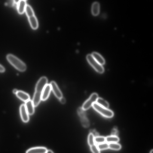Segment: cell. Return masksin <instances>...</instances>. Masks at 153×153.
<instances>
[{
	"mask_svg": "<svg viewBox=\"0 0 153 153\" xmlns=\"http://www.w3.org/2000/svg\"><path fill=\"white\" fill-rule=\"evenodd\" d=\"M6 58L9 62L18 71L23 72L26 70V65L16 56L9 54L7 55Z\"/></svg>",
	"mask_w": 153,
	"mask_h": 153,
	"instance_id": "1",
	"label": "cell"
},
{
	"mask_svg": "<svg viewBox=\"0 0 153 153\" xmlns=\"http://www.w3.org/2000/svg\"><path fill=\"white\" fill-rule=\"evenodd\" d=\"M92 106L95 110L105 117L110 118L114 116V113L112 111L102 107L96 103L93 104Z\"/></svg>",
	"mask_w": 153,
	"mask_h": 153,
	"instance_id": "2",
	"label": "cell"
},
{
	"mask_svg": "<svg viewBox=\"0 0 153 153\" xmlns=\"http://www.w3.org/2000/svg\"><path fill=\"white\" fill-rule=\"evenodd\" d=\"M86 59L90 64L97 72L101 74L104 73V69L102 65L98 63L91 55H88Z\"/></svg>",
	"mask_w": 153,
	"mask_h": 153,
	"instance_id": "3",
	"label": "cell"
},
{
	"mask_svg": "<svg viewBox=\"0 0 153 153\" xmlns=\"http://www.w3.org/2000/svg\"><path fill=\"white\" fill-rule=\"evenodd\" d=\"M98 98V96L97 94L94 93L92 94L88 100L84 102L82 108L85 111L88 110L96 102Z\"/></svg>",
	"mask_w": 153,
	"mask_h": 153,
	"instance_id": "4",
	"label": "cell"
},
{
	"mask_svg": "<svg viewBox=\"0 0 153 153\" xmlns=\"http://www.w3.org/2000/svg\"><path fill=\"white\" fill-rule=\"evenodd\" d=\"M78 115L80 118L81 121L82 126L84 128H88L90 125V122L86 117L85 111L82 108H80L78 109Z\"/></svg>",
	"mask_w": 153,
	"mask_h": 153,
	"instance_id": "5",
	"label": "cell"
},
{
	"mask_svg": "<svg viewBox=\"0 0 153 153\" xmlns=\"http://www.w3.org/2000/svg\"><path fill=\"white\" fill-rule=\"evenodd\" d=\"M48 82V79L45 77H43L40 79L36 85L35 92L42 94L45 86L47 84Z\"/></svg>",
	"mask_w": 153,
	"mask_h": 153,
	"instance_id": "6",
	"label": "cell"
},
{
	"mask_svg": "<svg viewBox=\"0 0 153 153\" xmlns=\"http://www.w3.org/2000/svg\"><path fill=\"white\" fill-rule=\"evenodd\" d=\"M20 112L23 121L27 123L29 121V116L28 113L26 109L25 104L21 105L20 108Z\"/></svg>",
	"mask_w": 153,
	"mask_h": 153,
	"instance_id": "7",
	"label": "cell"
},
{
	"mask_svg": "<svg viewBox=\"0 0 153 153\" xmlns=\"http://www.w3.org/2000/svg\"><path fill=\"white\" fill-rule=\"evenodd\" d=\"M51 90L56 97L59 99L63 97V94L56 83L54 81L51 82L50 84Z\"/></svg>",
	"mask_w": 153,
	"mask_h": 153,
	"instance_id": "8",
	"label": "cell"
},
{
	"mask_svg": "<svg viewBox=\"0 0 153 153\" xmlns=\"http://www.w3.org/2000/svg\"><path fill=\"white\" fill-rule=\"evenodd\" d=\"M27 5L26 1L21 0L17 3L16 7L18 13L20 14H22L25 12Z\"/></svg>",
	"mask_w": 153,
	"mask_h": 153,
	"instance_id": "9",
	"label": "cell"
},
{
	"mask_svg": "<svg viewBox=\"0 0 153 153\" xmlns=\"http://www.w3.org/2000/svg\"><path fill=\"white\" fill-rule=\"evenodd\" d=\"M51 90V87L50 84H47L45 86L42 92V100L45 101L48 98Z\"/></svg>",
	"mask_w": 153,
	"mask_h": 153,
	"instance_id": "10",
	"label": "cell"
},
{
	"mask_svg": "<svg viewBox=\"0 0 153 153\" xmlns=\"http://www.w3.org/2000/svg\"><path fill=\"white\" fill-rule=\"evenodd\" d=\"M25 108L28 114L29 115H32L35 112V106L33 102L30 100L25 102Z\"/></svg>",
	"mask_w": 153,
	"mask_h": 153,
	"instance_id": "11",
	"label": "cell"
},
{
	"mask_svg": "<svg viewBox=\"0 0 153 153\" xmlns=\"http://www.w3.org/2000/svg\"><path fill=\"white\" fill-rule=\"evenodd\" d=\"M16 95L18 98L25 102L30 100V97L29 95L21 91H18Z\"/></svg>",
	"mask_w": 153,
	"mask_h": 153,
	"instance_id": "12",
	"label": "cell"
},
{
	"mask_svg": "<svg viewBox=\"0 0 153 153\" xmlns=\"http://www.w3.org/2000/svg\"><path fill=\"white\" fill-rule=\"evenodd\" d=\"M47 151L45 148L39 147L31 148L27 151L26 153H46Z\"/></svg>",
	"mask_w": 153,
	"mask_h": 153,
	"instance_id": "13",
	"label": "cell"
},
{
	"mask_svg": "<svg viewBox=\"0 0 153 153\" xmlns=\"http://www.w3.org/2000/svg\"><path fill=\"white\" fill-rule=\"evenodd\" d=\"M30 25L32 29H37L38 26V23L37 19L34 15L28 17Z\"/></svg>",
	"mask_w": 153,
	"mask_h": 153,
	"instance_id": "14",
	"label": "cell"
},
{
	"mask_svg": "<svg viewBox=\"0 0 153 153\" xmlns=\"http://www.w3.org/2000/svg\"><path fill=\"white\" fill-rule=\"evenodd\" d=\"M42 94L35 92L32 101L35 107H37L41 100Z\"/></svg>",
	"mask_w": 153,
	"mask_h": 153,
	"instance_id": "15",
	"label": "cell"
},
{
	"mask_svg": "<svg viewBox=\"0 0 153 153\" xmlns=\"http://www.w3.org/2000/svg\"><path fill=\"white\" fill-rule=\"evenodd\" d=\"M100 64L102 65L104 64L105 61L103 57L98 53L94 52H93L91 55Z\"/></svg>",
	"mask_w": 153,
	"mask_h": 153,
	"instance_id": "16",
	"label": "cell"
},
{
	"mask_svg": "<svg viewBox=\"0 0 153 153\" xmlns=\"http://www.w3.org/2000/svg\"><path fill=\"white\" fill-rule=\"evenodd\" d=\"M100 5L97 2L93 4L92 6V11L93 15L96 16L98 15L99 13Z\"/></svg>",
	"mask_w": 153,
	"mask_h": 153,
	"instance_id": "17",
	"label": "cell"
},
{
	"mask_svg": "<svg viewBox=\"0 0 153 153\" xmlns=\"http://www.w3.org/2000/svg\"><path fill=\"white\" fill-rule=\"evenodd\" d=\"M106 138V142L108 144L112 143H117L119 141V138L118 137L111 136H108Z\"/></svg>",
	"mask_w": 153,
	"mask_h": 153,
	"instance_id": "18",
	"label": "cell"
},
{
	"mask_svg": "<svg viewBox=\"0 0 153 153\" xmlns=\"http://www.w3.org/2000/svg\"><path fill=\"white\" fill-rule=\"evenodd\" d=\"M96 103L108 109L109 107V104L108 103L102 98H98Z\"/></svg>",
	"mask_w": 153,
	"mask_h": 153,
	"instance_id": "19",
	"label": "cell"
},
{
	"mask_svg": "<svg viewBox=\"0 0 153 153\" xmlns=\"http://www.w3.org/2000/svg\"><path fill=\"white\" fill-rule=\"evenodd\" d=\"M28 17L34 15V13L31 7L29 5H26L25 11Z\"/></svg>",
	"mask_w": 153,
	"mask_h": 153,
	"instance_id": "20",
	"label": "cell"
},
{
	"mask_svg": "<svg viewBox=\"0 0 153 153\" xmlns=\"http://www.w3.org/2000/svg\"><path fill=\"white\" fill-rule=\"evenodd\" d=\"M121 146L120 144L117 143L109 144V148L115 150H118L121 148Z\"/></svg>",
	"mask_w": 153,
	"mask_h": 153,
	"instance_id": "21",
	"label": "cell"
},
{
	"mask_svg": "<svg viewBox=\"0 0 153 153\" xmlns=\"http://www.w3.org/2000/svg\"><path fill=\"white\" fill-rule=\"evenodd\" d=\"M95 143L98 144L103 143L106 142V138L102 136H97L95 137Z\"/></svg>",
	"mask_w": 153,
	"mask_h": 153,
	"instance_id": "22",
	"label": "cell"
},
{
	"mask_svg": "<svg viewBox=\"0 0 153 153\" xmlns=\"http://www.w3.org/2000/svg\"><path fill=\"white\" fill-rule=\"evenodd\" d=\"M98 147L100 150H106L109 148V144L105 142L98 145Z\"/></svg>",
	"mask_w": 153,
	"mask_h": 153,
	"instance_id": "23",
	"label": "cell"
},
{
	"mask_svg": "<svg viewBox=\"0 0 153 153\" xmlns=\"http://www.w3.org/2000/svg\"><path fill=\"white\" fill-rule=\"evenodd\" d=\"M95 137L91 133H90L88 137V143L91 146L95 144Z\"/></svg>",
	"mask_w": 153,
	"mask_h": 153,
	"instance_id": "24",
	"label": "cell"
},
{
	"mask_svg": "<svg viewBox=\"0 0 153 153\" xmlns=\"http://www.w3.org/2000/svg\"><path fill=\"white\" fill-rule=\"evenodd\" d=\"M90 149L93 153H100V150L98 148V146L95 144L91 146Z\"/></svg>",
	"mask_w": 153,
	"mask_h": 153,
	"instance_id": "25",
	"label": "cell"
},
{
	"mask_svg": "<svg viewBox=\"0 0 153 153\" xmlns=\"http://www.w3.org/2000/svg\"><path fill=\"white\" fill-rule=\"evenodd\" d=\"M17 3L15 1H8L5 2V5L6 6L12 7L17 5Z\"/></svg>",
	"mask_w": 153,
	"mask_h": 153,
	"instance_id": "26",
	"label": "cell"
},
{
	"mask_svg": "<svg viewBox=\"0 0 153 153\" xmlns=\"http://www.w3.org/2000/svg\"><path fill=\"white\" fill-rule=\"evenodd\" d=\"M111 136H117L118 134V132L117 129L114 128L112 130L111 132Z\"/></svg>",
	"mask_w": 153,
	"mask_h": 153,
	"instance_id": "27",
	"label": "cell"
},
{
	"mask_svg": "<svg viewBox=\"0 0 153 153\" xmlns=\"http://www.w3.org/2000/svg\"><path fill=\"white\" fill-rule=\"evenodd\" d=\"M90 133H91V134L94 135L95 137L98 136V133L95 130H91L90 131Z\"/></svg>",
	"mask_w": 153,
	"mask_h": 153,
	"instance_id": "28",
	"label": "cell"
},
{
	"mask_svg": "<svg viewBox=\"0 0 153 153\" xmlns=\"http://www.w3.org/2000/svg\"><path fill=\"white\" fill-rule=\"evenodd\" d=\"M59 100L60 102L63 104H65L66 102L65 99L63 97Z\"/></svg>",
	"mask_w": 153,
	"mask_h": 153,
	"instance_id": "29",
	"label": "cell"
},
{
	"mask_svg": "<svg viewBox=\"0 0 153 153\" xmlns=\"http://www.w3.org/2000/svg\"><path fill=\"white\" fill-rule=\"evenodd\" d=\"M5 68L1 64H0V72L3 73L5 71Z\"/></svg>",
	"mask_w": 153,
	"mask_h": 153,
	"instance_id": "30",
	"label": "cell"
},
{
	"mask_svg": "<svg viewBox=\"0 0 153 153\" xmlns=\"http://www.w3.org/2000/svg\"><path fill=\"white\" fill-rule=\"evenodd\" d=\"M18 91L17 90L15 89L13 90V94L16 95Z\"/></svg>",
	"mask_w": 153,
	"mask_h": 153,
	"instance_id": "31",
	"label": "cell"
},
{
	"mask_svg": "<svg viewBox=\"0 0 153 153\" xmlns=\"http://www.w3.org/2000/svg\"><path fill=\"white\" fill-rule=\"evenodd\" d=\"M46 153H54L51 150H47Z\"/></svg>",
	"mask_w": 153,
	"mask_h": 153,
	"instance_id": "32",
	"label": "cell"
},
{
	"mask_svg": "<svg viewBox=\"0 0 153 153\" xmlns=\"http://www.w3.org/2000/svg\"><path fill=\"white\" fill-rule=\"evenodd\" d=\"M153 150H152L150 151V153H153Z\"/></svg>",
	"mask_w": 153,
	"mask_h": 153,
	"instance_id": "33",
	"label": "cell"
}]
</instances>
